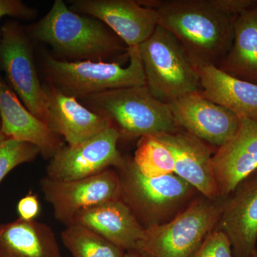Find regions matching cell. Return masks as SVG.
Wrapping results in <instances>:
<instances>
[{"instance_id":"cell-1","label":"cell","mask_w":257,"mask_h":257,"mask_svg":"<svg viewBox=\"0 0 257 257\" xmlns=\"http://www.w3.org/2000/svg\"><path fill=\"white\" fill-rule=\"evenodd\" d=\"M157 10L159 25L177 39L196 67H219L229 53L237 15L223 0L138 1Z\"/></svg>"},{"instance_id":"cell-2","label":"cell","mask_w":257,"mask_h":257,"mask_svg":"<svg viewBox=\"0 0 257 257\" xmlns=\"http://www.w3.org/2000/svg\"><path fill=\"white\" fill-rule=\"evenodd\" d=\"M32 42L52 48L55 59L67 62H116L128 59L126 44L100 20L72 11L62 0L36 23L24 27Z\"/></svg>"},{"instance_id":"cell-3","label":"cell","mask_w":257,"mask_h":257,"mask_svg":"<svg viewBox=\"0 0 257 257\" xmlns=\"http://www.w3.org/2000/svg\"><path fill=\"white\" fill-rule=\"evenodd\" d=\"M128 64L121 62H67L40 51L39 63L46 84L77 99L119 88L146 85L138 47L128 49Z\"/></svg>"},{"instance_id":"cell-4","label":"cell","mask_w":257,"mask_h":257,"mask_svg":"<svg viewBox=\"0 0 257 257\" xmlns=\"http://www.w3.org/2000/svg\"><path fill=\"white\" fill-rule=\"evenodd\" d=\"M79 101L109 119L121 139L158 136L180 128L170 105L156 99L146 85L111 89L84 96Z\"/></svg>"},{"instance_id":"cell-5","label":"cell","mask_w":257,"mask_h":257,"mask_svg":"<svg viewBox=\"0 0 257 257\" xmlns=\"http://www.w3.org/2000/svg\"><path fill=\"white\" fill-rule=\"evenodd\" d=\"M120 180V199L144 227L163 224L183 210L197 191L176 174L158 177L143 175L133 159L115 169Z\"/></svg>"},{"instance_id":"cell-6","label":"cell","mask_w":257,"mask_h":257,"mask_svg":"<svg viewBox=\"0 0 257 257\" xmlns=\"http://www.w3.org/2000/svg\"><path fill=\"white\" fill-rule=\"evenodd\" d=\"M138 50L146 86L159 101L170 104L200 91L197 67L168 30L158 25Z\"/></svg>"},{"instance_id":"cell-7","label":"cell","mask_w":257,"mask_h":257,"mask_svg":"<svg viewBox=\"0 0 257 257\" xmlns=\"http://www.w3.org/2000/svg\"><path fill=\"white\" fill-rule=\"evenodd\" d=\"M224 199H194L171 220L146 228L136 249L152 257H189L215 229Z\"/></svg>"},{"instance_id":"cell-8","label":"cell","mask_w":257,"mask_h":257,"mask_svg":"<svg viewBox=\"0 0 257 257\" xmlns=\"http://www.w3.org/2000/svg\"><path fill=\"white\" fill-rule=\"evenodd\" d=\"M1 33L0 71L27 109L47 124V96L39 77L34 42L14 19L3 24Z\"/></svg>"},{"instance_id":"cell-9","label":"cell","mask_w":257,"mask_h":257,"mask_svg":"<svg viewBox=\"0 0 257 257\" xmlns=\"http://www.w3.org/2000/svg\"><path fill=\"white\" fill-rule=\"evenodd\" d=\"M40 185L55 219L65 226L72 224L81 211L120 199L119 177L115 169L76 180L59 181L45 177Z\"/></svg>"},{"instance_id":"cell-10","label":"cell","mask_w":257,"mask_h":257,"mask_svg":"<svg viewBox=\"0 0 257 257\" xmlns=\"http://www.w3.org/2000/svg\"><path fill=\"white\" fill-rule=\"evenodd\" d=\"M120 139L119 132L111 126L84 143L64 145L49 160L46 177L59 181L76 180L119 168L125 160L118 150Z\"/></svg>"},{"instance_id":"cell-11","label":"cell","mask_w":257,"mask_h":257,"mask_svg":"<svg viewBox=\"0 0 257 257\" xmlns=\"http://www.w3.org/2000/svg\"><path fill=\"white\" fill-rule=\"evenodd\" d=\"M69 9L100 20L128 49L147 40L159 25L157 10L135 0H72Z\"/></svg>"},{"instance_id":"cell-12","label":"cell","mask_w":257,"mask_h":257,"mask_svg":"<svg viewBox=\"0 0 257 257\" xmlns=\"http://www.w3.org/2000/svg\"><path fill=\"white\" fill-rule=\"evenodd\" d=\"M177 126L211 147L219 148L239 130L241 119L199 92L169 104Z\"/></svg>"},{"instance_id":"cell-13","label":"cell","mask_w":257,"mask_h":257,"mask_svg":"<svg viewBox=\"0 0 257 257\" xmlns=\"http://www.w3.org/2000/svg\"><path fill=\"white\" fill-rule=\"evenodd\" d=\"M212 165L219 198L229 197L257 171V122L241 119L237 133L216 150Z\"/></svg>"},{"instance_id":"cell-14","label":"cell","mask_w":257,"mask_h":257,"mask_svg":"<svg viewBox=\"0 0 257 257\" xmlns=\"http://www.w3.org/2000/svg\"><path fill=\"white\" fill-rule=\"evenodd\" d=\"M157 137L172 152L176 175L203 197L220 199L213 169L212 147L182 128Z\"/></svg>"},{"instance_id":"cell-15","label":"cell","mask_w":257,"mask_h":257,"mask_svg":"<svg viewBox=\"0 0 257 257\" xmlns=\"http://www.w3.org/2000/svg\"><path fill=\"white\" fill-rule=\"evenodd\" d=\"M47 101V124L53 133L74 146L91 140L112 126L109 119L94 112L74 96L43 83Z\"/></svg>"},{"instance_id":"cell-16","label":"cell","mask_w":257,"mask_h":257,"mask_svg":"<svg viewBox=\"0 0 257 257\" xmlns=\"http://www.w3.org/2000/svg\"><path fill=\"white\" fill-rule=\"evenodd\" d=\"M0 117L2 131L6 139H13L35 145L40 155L50 160L65 145L46 123L24 105L0 74Z\"/></svg>"},{"instance_id":"cell-17","label":"cell","mask_w":257,"mask_h":257,"mask_svg":"<svg viewBox=\"0 0 257 257\" xmlns=\"http://www.w3.org/2000/svg\"><path fill=\"white\" fill-rule=\"evenodd\" d=\"M230 196L224 199L215 229L228 236L236 257H251L257 251L256 174L243 181Z\"/></svg>"},{"instance_id":"cell-18","label":"cell","mask_w":257,"mask_h":257,"mask_svg":"<svg viewBox=\"0 0 257 257\" xmlns=\"http://www.w3.org/2000/svg\"><path fill=\"white\" fill-rule=\"evenodd\" d=\"M74 224L92 230L125 251L138 247L145 231L121 199L81 211L74 218Z\"/></svg>"},{"instance_id":"cell-19","label":"cell","mask_w":257,"mask_h":257,"mask_svg":"<svg viewBox=\"0 0 257 257\" xmlns=\"http://www.w3.org/2000/svg\"><path fill=\"white\" fill-rule=\"evenodd\" d=\"M203 96L241 119L257 122V85L225 73L212 65L197 67Z\"/></svg>"},{"instance_id":"cell-20","label":"cell","mask_w":257,"mask_h":257,"mask_svg":"<svg viewBox=\"0 0 257 257\" xmlns=\"http://www.w3.org/2000/svg\"><path fill=\"white\" fill-rule=\"evenodd\" d=\"M0 257H62L53 230L36 220L18 218L0 224Z\"/></svg>"},{"instance_id":"cell-21","label":"cell","mask_w":257,"mask_h":257,"mask_svg":"<svg viewBox=\"0 0 257 257\" xmlns=\"http://www.w3.org/2000/svg\"><path fill=\"white\" fill-rule=\"evenodd\" d=\"M218 68L257 85V0L235 19L232 45Z\"/></svg>"},{"instance_id":"cell-22","label":"cell","mask_w":257,"mask_h":257,"mask_svg":"<svg viewBox=\"0 0 257 257\" xmlns=\"http://www.w3.org/2000/svg\"><path fill=\"white\" fill-rule=\"evenodd\" d=\"M61 239L72 257H123L124 250L80 224L66 226Z\"/></svg>"},{"instance_id":"cell-23","label":"cell","mask_w":257,"mask_h":257,"mask_svg":"<svg viewBox=\"0 0 257 257\" xmlns=\"http://www.w3.org/2000/svg\"><path fill=\"white\" fill-rule=\"evenodd\" d=\"M135 165L143 175L158 177L175 174L173 155L157 136L140 138L133 158Z\"/></svg>"},{"instance_id":"cell-24","label":"cell","mask_w":257,"mask_h":257,"mask_svg":"<svg viewBox=\"0 0 257 257\" xmlns=\"http://www.w3.org/2000/svg\"><path fill=\"white\" fill-rule=\"evenodd\" d=\"M40 155L36 146L13 139L0 143V183L11 171L18 166L30 163Z\"/></svg>"},{"instance_id":"cell-25","label":"cell","mask_w":257,"mask_h":257,"mask_svg":"<svg viewBox=\"0 0 257 257\" xmlns=\"http://www.w3.org/2000/svg\"><path fill=\"white\" fill-rule=\"evenodd\" d=\"M189 257H234L231 241L220 230L214 229Z\"/></svg>"},{"instance_id":"cell-26","label":"cell","mask_w":257,"mask_h":257,"mask_svg":"<svg viewBox=\"0 0 257 257\" xmlns=\"http://www.w3.org/2000/svg\"><path fill=\"white\" fill-rule=\"evenodd\" d=\"M36 9L30 8L20 0H0V20L9 16L18 20H31L36 18ZM0 28V40H1Z\"/></svg>"},{"instance_id":"cell-27","label":"cell","mask_w":257,"mask_h":257,"mask_svg":"<svg viewBox=\"0 0 257 257\" xmlns=\"http://www.w3.org/2000/svg\"><path fill=\"white\" fill-rule=\"evenodd\" d=\"M19 218L25 221L35 220L40 212V204L36 194L32 192L19 201L18 207Z\"/></svg>"},{"instance_id":"cell-28","label":"cell","mask_w":257,"mask_h":257,"mask_svg":"<svg viewBox=\"0 0 257 257\" xmlns=\"http://www.w3.org/2000/svg\"><path fill=\"white\" fill-rule=\"evenodd\" d=\"M123 257H152L147 253L140 251V250L132 249L125 251L124 256Z\"/></svg>"},{"instance_id":"cell-29","label":"cell","mask_w":257,"mask_h":257,"mask_svg":"<svg viewBox=\"0 0 257 257\" xmlns=\"http://www.w3.org/2000/svg\"><path fill=\"white\" fill-rule=\"evenodd\" d=\"M5 140H6V138H5V135H3V131H2V121L1 117H0V143L4 141Z\"/></svg>"},{"instance_id":"cell-30","label":"cell","mask_w":257,"mask_h":257,"mask_svg":"<svg viewBox=\"0 0 257 257\" xmlns=\"http://www.w3.org/2000/svg\"><path fill=\"white\" fill-rule=\"evenodd\" d=\"M251 257H257V251L256 252L254 253V254Z\"/></svg>"},{"instance_id":"cell-31","label":"cell","mask_w":257,"mask_h":257,"mask_svg":"<svg viewBox=\"0 0 257 257\" xmlns=\"http://www.w3.org/2000/svg\"><path fill=\"white\" fill-rule=\"evenodd\" d=\"M254 174H256V175H257V171H256V172H255V173H254Z\"/></svg>"}]
</instances>
